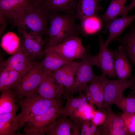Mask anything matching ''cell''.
Here are the masks:
<instances>
[{
  "mask_svg": "<svg viewBox=\"0 0 135 135\" xmlns=\"http://www.w3.org/2000/svg\"><path fill=\"white\" fill-rule=\"evenodd\" d=\"M76 18L74 13H49V25L46 33L49 37L48 47L56 46L70 38L78 36L80 29Z\"/></svg>",
  "mask_w": 135,
  "mask_h": 135,
  "instance_id": "1",
  "label": "cell"
},
{
  "mask_svg": "<svg viewBox=\"0 0 135 135\" xmlns=\"http://www.w3.org/2000/svg\"><path fill=\"white\" fill-rule=\"evenodd\" d=\"M36 90L25 98L19 100L21 111L16 116L15 120L17 130H20L28 120L44 113L60 101L59 98L49 100L43 98L39 95Z\"/></svg>",
  "mask_w": 135,
  "mask_h": 135,
  "instance_id": "2",
  "label": "cell"
},
{
  "mask_svg": "<svg viewBox=\"0 0 135 135\" xmlns=\"http://www.w3.org/2000/svg\"><path fill=\"white\" fill-rule=\"evenodd\" d=\"M49 13L44 4L32 2L22 18L12 24L14 26L29 29L31 32L46 34Z\"/></svg>",
  "mask_w": 135,
  "mask_h": 135,
  "instance_id": "3",
  "label": "cell"
},
{
  "mask_svg": "<svg viewBox=\"0 0 135 135\" xmlns=\"http://www.w3.org/2000/svg\"><path fill=\"white\" fill-rule=\"evenodd\" d=\"M62 105L60 101L44 113L28 120L24 129V135H43L45 128L60 116L59 111L62 108Z\"/></svg>",
  "mask_w": 135,
  "mask_h": 135,
  "instance_id": "4",
  "label": "cell"
},
{
  "mask_svg": "<svg viewBox=\"0 0 135 135\" xmlns=\"http://www.w3.org/2000/svg\"><path fill=\"white\" fill-rule=\"evenodd\" d=\"M80 59L78 62L74 86L71 93L79 92L82 93V91L87 86V84L92 81L96 76L92 70V66L96 65V61L94 56H92L90 54L89 47L86 48Z\"/></svg>",
  "mask_w": 135,
  "mask_h": 135,
  "instance_id": "5",
  "label": "cell"
},
{
  "mask_svg": "<svg viewBox=\"0 0 135 135\" xmlns=\"http://www.w3.org/2000/svg\"><path fill=\"white\" fill-rule=\"evenodd\" d=\"M44 76L42 62L37 63L15 88L16 96L18 100L28 96L36 90Z\"/></svg>",
  "mask_w": 135,
  "mask_h": 135,
  "instance_id": "6",
  "label": "cell"
},
{
  "mask_svg": "<svg viewBox=\"0 0 135 135\" xmlns=\"http://www.w3.org/2000/svg\"><path fill=\"white\" fill-rule=\"evenodd\" d=\"M32 0H0V24L7 19L12 23L21 18Z\"/></svg>",
  "mask_w": 135,
  "mask_h": 135,
  "instance_id": "7",
  "label": "cell"
},
{
  "mask_svg": "<svg viewBox=\"0 0 135 135\" xmlns=\"http://www.w3.org/2000/svg\"><path fill=\"white\" fill-rule=\"evenodd\" d=\"M86 50L81 38L76 36L70 38L58 45L48 47L44 51L55 52L65 60L71 62L80 58Z\"/></svg>",
  "mask_w": 135,
  "mask_h": 135,
  "instance_id": "8",
  "label": "cell"
},
{
  "mask_svg": "<svg viewBox=\"0 0 135 135\" xmlns=\"http://www.w3.org/2000/svg\"><path fill=\"white\" fill-rule=\"evenodd\" d=\"M110 104L102 110L106 116L105 121L100 127L102 135H129L120 116L114 113Z\"/></svg>",
  "mask_w": 135,
  "mask_h": 135,
  "instance_id": "9",
  "label": "cell"
},
{
  "mask_svg": "<svg viewBox=\"0 0 135 135\" xmlns=\"http://www.w3.org/2000/svg\"><path fill=\"white\" fill-rule=\"evenodd\" d=\"M5 62L23 77L37 64L35 58L26 52L21 43L16 51Z\"/></svg>",
  "mask_w": 135,
  "mask_h": 135,
  "instance_id": "10",
  "label": "cell"
},
{
  "mask_svg": "<svg viewBox=\"0 0 135 135\" xmlns=\"http://www.w3.org/2000/svg\"><path fill=\"white\" fill-rule=\"evenodd\" d=\"M135 84V76L126 80H114L107 78L105 87L102 109L110 104L123 94L125 89Z\"/></svg>",
  "mask_w": 135,
  "mask_h": 135,
  "instance_id": "11",
  "label": "cell"
},
{
  "mask_svg": "<svg viewBox=\"0 0 135 135\" xmlns=\"http://www.w3.org/2000/svg\"><path fill=\"white\" fill-rule=\"evenodd\" d=\"M78 65V62L71 61L48 74L64 87V94L71 93L74 85V76Z\"/></svg>",
  "mask_w": 135,
  "mask_h": 135,
  "instance_id": "12",
  "label": "cell"
},
{
  "mask_svg": "<svg viewBox=\"0 0 135 135\" xmlns=\"http://www.w3.org/2000/svg\"><path fill=\"white\" fill-rule=\"evenodd\" d=\"M106 79V76L102 74L96 76L90 84L82 90L85 93L86 99L101 110L102 109Z\"/></svg>",
  "mask_w": 135,
  "mask_h": 135,
  "instance_id": "13",
  "label": "cell"
},
{
  "mask_svg": "<svg viewBox=\"0 0 135 135\" xmlns=\"http://www.w3.org/2000/svg\"><path fill=\"white\" fill-rule=\"evenodd\" d=\"M99 39L100 50L97 54L98 67L101 68L102 74L109 78H114L116 76L114 68V51L104 46V42L100 36Z\"/></svg>",
  "mask_w": 135,
  "mask_h": 135,
  "instance_id": "14",
  "label": "cell"
},
{
  "mask_svg": "<svg viewBox=\"0 0 135 135\" xmlns=\"http://www.w3.org/2000/svg\"><path fill=\"white\" fill-rule=\"evenodd\" d=\"M36 91L41 97L49 100L59 98L64 94V88L49 75H45Z\"/></svg>",
  "mask_w": 135,
  "mask_h": 135,
  "instance_id": "15",
  "label": "cell"
},
{
  "mask_svg": "<svg viewBox=\"0 0 135 135\" xmlns=\"http://www.w3.org/2000/svg\"><path fill=\"white\" fill-rule=\"evenodd\" d=\"M23 76L6 63L1 60L0 63V91L15 88Z\"/></svg>",
  "mask_w": 135,
  "mask_h": 135,
  "instance_id": "16",
  "label": "cell"
},
{
  "mask_svg": "<svg viewBox=\"0 0 135 135\" xmlns=\"http://www.w3.org/2000/svg\"><path fill=\"white\" fill-rule=\"evenodd\" d=\"M135 20V14L130 16L126 15L104 24V27L109 32L108 37L104 42V46H108L111 41L119 37Z\"/></svg>",
  "mask_w": 135,
  "mask_h": 135,
  "instance_id": "17",
  "label": "cell"
},
{
  "mask_svg": "<svg viewBox=\"0 0 135 135\" xmlns=\"http://www.w3.org/2000/svg\"><path fill=\"white\" fill-rule=\"evenodd\" d=\"M113 58L114 70L118 80H126L132 78L130 65L121 45L114 51Z\"/></svg>",
  "mask_w": 135,
  "mask_h": 135,
  "instance_id": "18",
  "label": "cell"
},
{
  "mask_svg": "<svg viewBox=\"0 0 135 135\" xmlns=\"http://www.w3.org/2000/svg\"><path fill=\"white\" fill-rule=\"evenodd\" d=\"M101 0H79L75 8V14L80 21L89 17L96 16L104 8L98 3Z\"/></svg>",
  "mask_w": 135,
  "mask_h": 135,
  "instance_id": "19",
  "label": "cell"
},
{
  "mask_svg": "<svg viewBox=\"0 0 135 135\" xmlns=\"http://www.w3.org/2000/svg\"><path fill=\"white\" fill-rule=\"evenodd\" d=\"M130 26L127 33L122 37L115 39L112 41L117 42L120 44L127 58L135 66V21L134 23H132Z\"/></svg>",
  "mask_w": 135,
  "mask_h": 135,
  "instance_id": "20",
  "label": "cell"
},
{
  "mask_svg": "<svg viewBox=\"0 0 135 135\" xmlns=\"http://www.w3.org/2000/svg\"><path fill=\"white\" fill-rule=\"evenodd\" d=\"M71 120L62 116L57 118L44 130L43 135H70V131L74 125Z\"/></svg>",
  "mask_w": 135,
  "mask_h": 135,
  "instance_id": "21",
  "label": "cell"
},
{
  "mask_svg": "<svg viewBox=\"0 0 135 135\" xmlns=\"http://www.w3.org/2000/svg\"><path fill=\"white\" fill-rule=\"evenodd\" d=\"M45 57L42 62L44 74L48 75L70 62L68 61L57 53L52 51H42Z\"/></svg>",
  "mask_w": 135,
  "mask_h": 135,
  "instance_id": "22",
  "label": "cell"
},
{
  "mask_svg": "<svg viewBox=\"0 0 135 135\" xmlns=\"http://www.w3.org/2000/svg\"><path fill=\"white\" fill-rule=\"evenodd\" d=\"M104 24L99 15L86 18L80 21V32L85 36L96 34L101 30Z\"/></svg>",
  "mask_w": 135,
  "mask_h": 135,
  "instance_id": "23",
  "label": "cell"
},
{
  "mask_svg": "<svg viewBox=\"0 0 135 135\" xmlns=\"http://www.w3.org/2000/svg\"><path fill=\"white\" fill-rule=\"evenodd\" d=\"M77 2L76 0H46L44 4L49 12L62 11L74 13Z\"/></svg>",
  "mask_w": 135,
  "mask_h": 135,
  "instance_id": "24",
  "label": "cell"
},
{
  "mask_svg": "<svg viewBox=\"0 0 135 135\" xmlns=\"http://www.w3.org/2000/svg\"><path fill=\"white\" fill-rule=\"evenodd\" d=\"M0 97V114L16 112L18 106L16 104L15 92L11 89L2 91Z\"/></svg>",
  "mask_w": 135,
  "mask_h": 135,
  "instance_id": "25",
  "label": "cell"
},
{
  "mask_svg": "<svg viewBox=\"0 0 135 135\" xmlns=\"http://www.w3.org/2000/svg\"><path fill=\"white\" fill-rule=\"evenodd\" d=\"M16 112L0 114V135H18L15 124Z\"/></svg>",
  "mask_w": 135,
  "mask_h": 135,
  "instance_id": "26",
  "label": "cell"
},
{
  "mask_svg": "<svg viewBox=\"0 0 135 135\" xmlns=\"http://www.w3.org/2000/svg\"><path fill=\"white\" fill-rule=\"evenodd\" d=\"M128 0H111L110 4L105 13L99 15L104 24L116 18L120 15Z\"/></svg>",
  "mask_w": 135,
  "mask_h": 135,
  "instance_id": "27",
  "label": "cell"
},
{
  "mask_svg": "<svg viewBox=\"0 0 135 135\" xmlns=\"http://www.w3.org/2000/svg\"><path fill=\"white\" fill-rule=\"evenodd\" d=\"M20 42L19 38L14 33L9 32L2 38L0 46L8 54L12 55L18 48Z\"/></svg>",
  "mask_w": 135,
  "mask_h": 135,
  "instance_id": "28",
  "label": "cell"
},
{
  "mask_svg": "<svg viewBox=\"0 0 135 135\" xmlns=\"http://www.w3.org/2000/svg\"><path fill=\"white\" fill-rule=\"evenodd\" d=\"M123 112L128 114L135 113V95L130 93L128 96L123 94L118 97L113 102Z\"/></svg>",
  "mask_w": 135,
  "mask_h": 135,
  "instance_id": "29",
  "label": "cell"
},
{
  "mask_svg": "<svg viewBox=\"0 0 135 135\" xmlns=\"http://www.w3.org/2000/svg\"><path fill=\"white\" fill-rule=\"evenodd\" d=\"M83 99L77 98H67L65 106L60 110V116H68L74 120L75 112L78 110Z\"/></svg>",
  "mask_w": 135,
  "mask_h": 135,
  "instance_id": "30",
  "label": "cell"
},
{
  "mask_svg": "<svg viewBox=\"0 0 135 135\" xmlns=\"http://www.w3.org/2000/svg\"><path fill=\"white\" fill-rule=\"evenodd\" d=\"M120 116L127 132L130 135H135V113L123 112Z\"/></svg>",
  "mask_w": 135,
  "mask_h": 135,
  "instance_id": "31",
  "label": "cell"
},
{
  "mask_svg": "<svg viewBox=\"0 0 135 135\" xmlns=\"http://www.w3.org/2000/svg\"><path fill=\"white\" fill-rule=\"evenodd\" d=\"M42 34L35 32L34 42L31 49V55L34 58L44 54L42 51L44 41L42 38Z\"/></svg>",
  "mask_w": 135,
  "mask_h": 135,
  "instance_id": "32",
  "label": "cell"
},
{
  "mask_svg": "<svg viewBox=\"0 0 135 135\" xmlns=\"http://www.w3.org/2000/svg\"><path fill=\"white\" fill-rule=\"evenodd\" d=\"M105 119V115L102 110H94L92 113L90 120L92 124L98 126L103 124Z\"/></svg>",
  "mask_w": 135,
  "mask_h": 135,
  "instance_id": "33",
  "label": "cell"
},
{
  "mask_svg": "<svg viewBox=\"0 0 135 135\" xmlns=\"http://www.w3.org/2000/svg\"><path fill=\"white\" fill-rule=\"evenodd\" d=\"M79 126L82 131L81 135H86L92 123L90 120H87L81 118L78 119Z\"/></svg>",
  "mask_w": 135,
  "mask_h": 135,
  "instance_id": "34",
  "label": "cell"
},
{
  "mask_svg": "<svg viewBox=\"0 0 135 135\" xmlns=\"http://www.w3.org/2000/svg\"><path fill=\"white\" fill-rule=\"evenodd\" d=\"M92 124L91 126L86 135H102V132L100 127Z\"/></svg>",
  "mask_w": 135,
  "mask_h": 135,
  "instance_id": "35",
  "label": "cell"
},
{
  "mask_svg": "<svg viewBox=\"0 0 135 135\" xmlns=\"http://www.w3.org/2000/svg\"><path fill=\"white\" fill-rule=\"evenodd\" d=\"M135 7V0H133L128 6H125L122 10L120 15L122 16L127 15L128 12Z\"/></svg>",
  "mask_w": 135,
  "mask_h": 135,
  "instance_id": "36",
  "label": "cell"
},
{
  "mask_svg": "<svg viewBox=\"0 0 135 135\" xmlns=\"http://www.w3.org/2000/svg\"><path fill=\"white\" fill-rule=\"evenodd\" d=\"M7 23L6 22L0 24V37L2 35L4 31V30L5 29Z\"/></svg>",
  "mask_w": 135,
  "mask_h": 135,
  "instance_id": "37",
  "label": "cell"
},
{
  "mask_svg": "<svg viewBox=\"0 0 135 135\" xmlns=\"http://www.w3.org/2000/svg\"><path fill=\"white\" fill-rule=\"evenodd\" d=\"M33 2L40 4H44L46 0H32Z\"/></svg>",
  "mask_w": 135,
  "mask_h": 135,
  "instance_id": "38",
  "label": "cell"
},
{
  "mask_svg": "<svg viewBox=\"0 0 135 135\" xmlns=\"http://www.w3.org/2000/svg\"><path fill=\"white\" fill-rule=\"evenodd\" d=\"M130 88L132 90L131 93L135 95V84L131 86Z\"/></svg>",
  "mask_w": 135,
  "mask_h": 135,
  "instance_id": "39",
  "label": "cell"
}]
</instances>
